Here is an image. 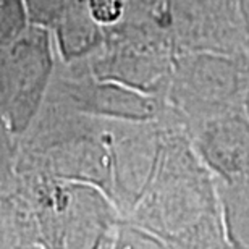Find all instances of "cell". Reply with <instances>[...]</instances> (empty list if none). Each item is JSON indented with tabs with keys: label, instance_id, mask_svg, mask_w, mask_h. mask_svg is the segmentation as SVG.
<instances>
[{
	"label": "cell",
	"instance_id": "1",
	"mask_svg": "<svg viewBox=\"0 0 249 249\" xmlns=\"http://www.w3.org/2000/svg\"><path fill=\"white\" fill-rule=\"evenodd\" d=\"M142 220L168 249H231L217 180L180 131L160 154Z\"/></svg>",
	"mask_w": 249,
	"mask_h": 249
},
{
	"label": "cell",
	"instance_id": "5",
	"mask_svg": "<svg viewBox=\"0 0 249 249\" xmlns=\"http://www.w3.org/2000/svg\"><path fill=\"white\" fill-rule=\"evenodd\" d=\"M118 241L117 249H168L160 240H154L151 236L139 235V233H124Z\"/></svg>",
	"mask_w": 249,
	"mask_h": 249
},
{
	"label": "cell",
	"instance_id": "4",
	"mask_svg": "<svg viewBox=\"0 0 249 249\" xmlns=\"http://www.w3.org/2000/svg\"><path fill=\"white\" fill-rule=\"evenodd\" d=\"M222 220L231 249H249V175L217 181Z\"/></svg>",
	"mask_w": 249,
	"mask_h": 249
},
{
	"label": "cell",
	"instance_id": "3",
	"mask_svg": "<svg viewBox=\"0 0 249 249\" xmlns=\"http://www.w3.org/2000/svg\"><path fill=\"white\" fill-rule=\"evenodd\" d=\"M194 154L217 181L249 175V118L245 110L212 117L186 129Z\"/></svg>",
	"mask_w": 249,
	"mask_h": 249
},
{
	"label": "cell",
	"instance_id": "2",
	"mask_svg": "<svg viewBox=\"0 0 249 249\" xmlns=\"http://www.w3.org/2000/svg\"><path fill=\"white\" fill-rule=\"evenodd\" d=\"M249 76L246 58L223 53H194L181 70L178 101L186 115L185 131L228 112L243 110Z\"/></svg>",
	"mask_w": 249,
	"mask_h": 249
},
{
	"label": "cell",
	"instance_id": "6",
	"mask_svg": "<svg viewBox=\"0 0 249 249\" xmlns=\"http://www.w3.org/2000/svg\"><path fill=\"white\" fill-rule=\"evenodd\" d=\"M94 17L101 21H113L122 13V0H91Z\"/></svg>",
	"mask_w": 249,
	"mask_h": 249
},
{
	"label": "cell",
	"instance_id": "7",
	"mask_svg": "<svg viewBox=\"0 0 249 249\" xmlns=\"http://www.w3.org/2000/svg\"><path fill=\"white\" fill-rule=\"evenodd\" d=\"M243 110L249 118V76H248V83H246V89H245V96H243Z\"/></svg>",
	"mask_w": 249,
	"mask_h": 249
},
{
	"label": "cell",
	"instance_id": "8",
	"mask_svg": "<svg viewBox=\"0 0 249 249\" xmlns=\"http://www.w3.org/2000/svg\"><path fill=\"white\" fill-rule=\"evenodd\" d=\"M245 3V10H246V18H248V24H249V0H243ZM248 37H249V29H248Z\"/></svg>",
	"mask_w": 249,
	"mask_h": 249
}]
</instances>
